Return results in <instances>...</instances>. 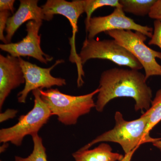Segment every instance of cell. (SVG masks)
Here are the masks:
<instances>
[{
    "label": "cell",
    "mask_w": 161,
    "mask_h": 161,
    "mask_svg": "<svg viewBox=\"0 0 161 161\" xmlns=\"http://www.w3.org/2000/svg\"><path fill=\"white\" fill-rule=\"evenodd\" d=\"M145 75L137 70L110 69L101 75L95 108L98 112L112 99L130 97L135 100V109L148 110L152 102V91L147 83Z\"/></svg>",
    "instance_id": "1"
},
{
    "label": "cell",
    "mask_w": 161,
    "mask_h": 161,
    "mask_svg": "<svg viewBox=\"0 0 161 161\" xmlns=\"http://www.w3.org/2000/svg\"><path fill=\"white\" fill-rule=\"evenodd\" d=\"M115 125L112 130L98 136L89 143L79 149L88 150L93 145L100 142L117 143L122 148L125 154L136 150L141 144L152 142L159 138H153L146 133L148 118L144 113L140 118L132 121L124 119L120 112H115Z\"/></svg>",
    "instance_id": "2"
},
{
    "label": "cell",
    "mask_w": 161,
    "mask_h": 161,
    "mask_svg": "<svg viewBox=\"0 0 161 161\" xmlns=\"http://www.w3.org/2000/svg\"><path fill=\"white\" fill-rule=\"evenodd\" d=\"M39 90L52 115H57L58 121L65 125H75L80 116L88 114L95 108L93 97L99 92L97 88L86 95L73 96L61 93L58 89Z\"/></svg>",
    "instance_id": "3"
},
{
    "label": "cell",
    "mask_w": 161,
    "mask_h": 161,
    "mask_svg": "<svg viewBox=\"0 0 161 161\" xmlns=\"http://www.w3.org/2000/svg\"><path fill=\"white\" fill-rule=\"evenodd\" d=\"M32 94L34 97L33 108L25 115H21L14 125L0 130L1 143L10 142L17 147L21 146L25 136L38 134L53 116L47 105L41 98L39 89L33 91Z\"/></svg>",
    "instance_id": "4"
},
{
    "label": "cell",
    "mask_w": 161,
    "mask_h": 161,
    "mask_svg": "<svg viewBox=\"0 0 161 161\" xmlns=\"http://www.w3.org/2000/svg\"><path fill=\"white\" fill-rule=\"evenodd\" d=\"M125 48L139 61L145 72L147 79L151 76H161V65L156 58L161 60V52L151 49L145 44L147 36L137 31L115 30L104 32Z\"/></svg>",
    "instance_id": "5"
},
{
    "label": "cell",
    "mask_w": 161,
    "mask_h": 161,
    "mask_svg": "<svg viewBox=\"0 0 161 161\" xmlns=\"http://www.w3.org/2000/svg\"><path fill=\"white\" fill-rule=\"evenodd\" d=\"M78 54L82 66L91 59H99L111 60L119 66L128 67L131 69H143L139 61L114 39L101 40L86 38Z\"/></svg>",
    "instance_id": "6"
},
{
    "label": "cell",
    "mask_w": 161,
    "mask_h": 161,
    "mask_svg": "<svg viewBox=\"0 0 161 161\" xmlns=\"http://www.w3.org/2000/svg\"><path fill=\"white\" fill-rule=\"evenodd\" d=\"M46 17V21L53 19L55 14L62 15L69 21L72 28V38L69 39L71 53L69 60L77 65L78 69L82 68L78 54L75 47V36L78 31V23L79 17L85 13V0H74L68 2L65 0H47L41 6Z\"/></svg>",
    "instance_id": "7"
},
{
    "label": "cell",
    "mask_w": 161,
    "mask_h": 161,
    "mask_svg": "<svg viewBox=\"0 0 161 161\" xmlns=\"http://www.w3.org/2000/svg\"><path fill=\"white\" fill-rule=\"evenodd\" d=\"M22 67L25 83L24 89L18 94V100L19 103H25L28 94L36 89L47 88L49 89L53 86H62L66 85V80L63 78H55L51 74L52 70L64 60H56L54 64L48 68H43L19 58Z\"/></svg>",
    "instance_id": "8"
},
{
    "label": "cell",
    "mask_w": 161,
    "mask_h": 161,
    "mask_svg": "<svg viewBox=\"0 0 161 161\" xmlns=\"http://www.w3.org/2000/svg\"><path fill=\"white\" fill-rule=\"evenodd\" d=\"M88 39H94L100 33L115 30L135 31L151 38L153 29L147 26L137 24L128 17L121 7L115 8L112 14L104 16L94 17L90 19L86 27Z\"/></svg>",
    "instance_id": "9"
},
{
    "label": "cell",
    "mask_w": 161,
    "mask_h": 161,
    "mask_svg": "<svg viewBox=\"0 0 161 161\" xmlns=\"http://www.w3.org/2000/svg\"><path fill=\"white\" fill-rule=\"evenodd\" d=\"M42 23V20L27 22L26 24L27 35L23 40L15 43L1 44L0 48L13 57H32L42 63L47 64L53 58L45 53L40 46L41 35L39 34V32Z\"/></svg>",
    "instance_id": "10"
},
{
    "label": "cell",
    "mask_w": 161,
    "mask_h": 161,
    "mask_svg": "<svg viewBox=\"0 0 161 161\" xmlns=\"http://www.w3.org/2000/svg\"><path fill=\"white\" fill-rule=\"evenodd\" d=\"M25 83L19 58L0 55V109L12 90Z\"/></svg>",
    "instance_id": "11"
},
{
    "label": "cell",
    "mask_w": 161,
    "mask_h": 161,
    "mask_svg": "<svg viewBox=\"0 0 161 161\" xmlns=\"http://www.w3.org/2000/svg\"><path fill=\"white\" fill-rule=\"evenodd\" d=\"M38 0H20L17 11L7 21L5 36L7 43H11L15 33L20 26L27 21L46 20L41 7L38 6Z\"/></svg>",
    "instance_id": "12"
},
{
    "label": "cell",
    "mask_w": 161,
    "mask_h": 161,
    "mask_svg": "<svg viewBox=\"0 0 161 161\" xmlns=\"http://www.w3.org/2000/svg\"><path fill=\"white\" fill-rule=\"evenodd\" d=\"M72 155L75 161H120L124 157L112 152L111 146L105 143L92 150H79Z\"/></svg>",
    "instance_id": "13"
},
{
    "label": "cell",
    "mask_w": 161,
    "mask_h": 161,
    "mask_svg": "<svg viewBox=\"0 0 161 161\" xmlns=\"http://www.w3.org/2000/svg\"><path fill=\"white\" fill-rule=\"evenodd\" d=\"M156 0H119L125 12L138 16L149 15Z\"/></svg>",
    "instance_id": "14"
},
{
    "label": "cell",
    "mask_w": 161,
    "mask_h": 161,
    "mask_svg": "<svg viewBox=\"0 0 161 161\" xmlns=\"http://www.w3.org/2000/svg\"><path fill=\"white\" fill-rule=\"evenodd\" d=\"M145 114L148 118L146 133L150 135L151 130L161 120V89L157 92L150 109Z\"/></svg>",
    "instance_id": "15"
},
{
    "label": "cell",
    "mask_w": 161,
    "mask_h": 161,
    "mask_svg": "<svg viewBox=\"0 0 161 161\" xmlns=\"http://www.w3.org/2000/svg\"><path fill=\"white\" fill-rule=\"evenodd\" d=\"M31 136L34 144L32 152L26 158L15 157V161H48L46 148L43 146L42 138L38 134Z\"/></svg>",
    "instance_id": "16"
},
{
    "label": "cell",
    "mask_w": 161,
    "mask_h": 161,
    "mask_svg": "<svg viewBox=\"0 0 161 161\" xmlns=\"http://www.w3.org/2000/svg\"><path fill=\"white\" fill-rule=\"evenodd\" d=\"M103 6H111L115 8L121 7L119 0H85V13L86 14L85 22L86 27L88 25L93 13L96 9Z\"/></svg>",
    "instance_id": "17"
},
{
    "label": "cell",
    "mask_w": 161,
    "mask_h": 161,
    "mask_svg": "<svg viewBox=\"0 0 161 161\" xmlns=\"http://www.w3.org/2000/svg\"><path fill=\"white\" fill-rule=\"evenodd\" d=\"M148 44L156 45L161 49V20H155L153 22V30L152 37Z\"/></svg>",
    "instance_id": "18"
},
{
    "label": "cell",
    "mask_w": 161,
    "mask_h": 161,
    "mask_svg": "<svg viewBox=\"0 0 161 161\" xmlns=\"http://www.w3.org/2000/svg\"><path fill=\"white\" fill-rule=\"evenodd\" d=\"M11 13L9 10L0 11V40L4 44H7V42L4 32L6 31L7 21Z\"/></svg>",
    "instance_id": "19"
},
{
    "label": "cell",
    "mask_w": 161,
    "mask_h": 161,
    "mask_svg": "<svg viewBox=\"0 0 161 161\" xmlns=\"http://www.w3.org/2000/svg\"><path fill=\"white\" fill-rule=\"evenodd\" d=\"M148 16L151 19L161 20V0H156Z\"/></svg>",
    "instance_id": "20"
},
{
    "label": "cell",
    "mask_w": 161,
    "mask_h": 161,
    "mask_svg": "<svg viewBox=\"0 0 161 161\" xmlns=\"http://www.w3.org/2000/svg\"><path fill=\"white\" fill-rule=\"evenodd\" d=\"M18 111L17 110L8 109L4 112L0 114V122L8 120L9 119L14 118L18 113Z\"/></svg>",
    "instance_id": "21"
},
{
    "label": "cell",
    "mask_w": 161,
    "mask_h": 161,
    "mask_svg": "<svg viewBox=\"0 0 161 161\" xmlns=\"http://www.w3.org/2000/svg\"><path fill=\"white\" fill-rule=\"evenodd\" d=\"M15 0H1L0 1V11L10 10L12 13L14 11Z\"/></svg>",
    "instance_id": "22"
},
{
    "label": "cell",
    "mask_w": 161,
    "mask_h": 161,
    "mask_svg": "<svg viewBox=\"0 0 161 161\" xmlns=\"http://www.w3.org/2000/svg\"><path fill=\"white\" fill-rule=\"evenodd\" d=\"M135 150H132L129 153L127 154H125L123 158L120 161H131V158H132V156L133 155V153L135 151Z\"/></svg>",
    "instance_id": "23"
},
{
    "label": "cell",
    "mask_w": 161,
    "mask_h": 161,
    "mask_svg": "<svg viewBox=\"0 0 161 161\" xmlns=\"http://www.w3.org/2000/svg\"><path fill=\"white\" fill-rule=\"evenodd\" d=\"M153 145L154 147L159 149V150H160L161 152V138H159L158 140L156 141V142L153 143Z\"/></svg>",
    "instance_id": "24"
},
{
    "label": "cell",
    "mask_w": 161,
    "mask_h": 161,
    "mask_svg": "<svg viewBox=\"0 0 161 161\" xmlns=\"http://www.w3.org/2000/svg\"><path fill=\"white\" fill-rule=\"evenodd\" d=\"M8 147V143H4L0 147V152L1 153L5 152Z\"/></svg>",
    "instance_id": "25"
},
{
    "label": "cell",
    "mask_w": 161,
    "mask_h": 161,
    "mask_svg": "<svg viewBox=\"0 0 161 161\" xmlns=\"http://www.w3.org/2000/svg\"><path fill=\"white\" fill-rule=\"evenodd\" d=\"M2 161V160H1V161Z\"/></svg>",
    "instance_id": "26"
}]
</instances>
